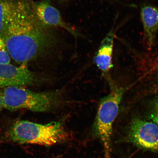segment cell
Wrapping results in <instances>:
<instances>
[{"label":"cell","mask_w":158,"mask_h":158,"mask_svg":"<svg viewBox=\"0 0 158 158\" xmlns=\"http://www.w3.org/2000/svg\"><path fill=\"white\" fill-rule=\"evenodd\" d=\"M52 27L41 23L28 0H16L8 23L2 35L11 58L21 65L48 51L60 43Z\"/></svg>","instance_id":"cell-1"},{"label":"cell","mask_w":158,"mask_h":158,"mask_svg":"<svg viewBox=\"0 0 158 158\" xmlns=\"http://www.w3.org/2000/svg\"><path fill=\"white\" fill-rule=\"evenodd\" d=\"M6 138L13 143L48 147L67 141L69 135L61 121L43 124L19 120L9 128Z\"/></svg>","instance_id":"cell-2"},{"label":"cell","mask_w":158,"mask_h":158,"mask_svg":"<svg viewBox=\"0 0 158 158\" xmlns=\"http://www.w3.org/2000/svg\"><path fill=\"white\" fill-rule=\"evenodd\" d=\"M4 108L11 110L26 109L36 112L50 111L63 104L60 91L36 92L21 86L6 88L1 93Z\"/></svg>","instance_id":"cell-3"},{"label":"cell","mask_w":158,"mask_h":158,"mask_svg":"<svg viewBox=\"0 0 158 158\" xmlns=\"http://www.w3.org/2000/svg\"><path fill=\"white\" fill-rule=\"evenodd\" d=\"M123 94L122 89H115L102 99L98 106L93 132L103 144L105 158H110L112 126L118 115Z\"/></svg>","instance_id":"cell-4"},{"label":"cell","mask_w":158,"mask_h":158,"mask_svg":"<svg viewBox=\"0 0 158 158\" xmlns=\"http://www.w3.org/2000/svg\"><path fill=\"white\" fill-rule=\"evenodd\" d=\"M128 139L140 149L158 152V124L136 118L130 125Z\"/></svg>","instance_id":"cell-5"},{"label":"cell","mask_w":158,"mask_h":158,"mask_svg":"<svg viewBox=\"0 0 158 158\" xmlns=\"http://www.w3.org/2000/svg\"><path fill=\"white\" fill-rule=\"evenodd\" d=\"M31 3L35 15L43 24L52 28L58 27L64 29L74 37L81 36L78 31L65 22L60 12L51 4L49 0H42Z\"/></svg>","instance_id":"cell-6"},{"label":"cell","mask_w":158,"mask_h":158,"mask_svg":"<svg viewBox=\"0 0 158 158\" xmlns=\"http://www.w3.org/2000/svg\"><path fill=\"white\" fill-rule=\"evenodd\" d=\"M36 80L27 65L17 67L10 64L0 65V88L29 85Z\"/></svg>","instance_id":"cell-7"},{"label":"cell","mask_w":158,"mask_h":158,"mask_svg":"<svg viewBox=\"0 0 158 158\" xmlns=\"http://www.w3.org/2000/svg\"><path fill=\"white\" fill-rule=\"evenodd\" d=\"M140 15L143 29V42L146 49L151 51L156 44L158 31V7L151 4L142 5Z\"/></svg>","instance_id":"cell-8"},{"label":"cell","mask_w":158,"mask_h":158,"mask_svg":"<svg viewBox=\"0 0 158 158\" xmlns=\"http://www.w3.org/2000/svg\"><path fill=\"white\" fill-rule=\"evenodd\" d=\"M114 29L112 28L102 40L94 58V62L102 72L106 73L112 67Z\"/></svg>","instance_id":"cell-9"},{"label":"cell","mask_w":158,"mask_h":158,"mask_svg":"<svg viewBox=\"0 0 158 158\" xmlns=\"http://www.w3.org/2000/svg\"><path fill=\"white\" fill-rule=\"evenodd\" d=\"M16 0H0V36L9 21Z\"/></svg>","instance_id":"cell-10"},{"label":"cell","mask_w":158,"mask_h":158,"mask_svg":"<svg viewBox=\"0 0 158 158\" xmlns=\"http://www.w3.org/2000/svg\"><path fill=\"white\" fill-rule=\"evenodd\" d=\"M10 56L6 48L3 37L0 36V65L10 64Z\"/></svg>","instance_id":"cell-11"},{"label":"cell","mask_w":158,"mask_h":158,"mask_svg":"<svg viewBox=\"0 0 158 158\" xmlns=\"http://www.w3.org/2000/svg\"><path fill=\"white\" fill-rule=\"evenodd\" d=\"M3 108H4V106L2 97L1 93H0V113Z\"/></svg>","instance_id":"cell-12"},{"label":"cell","mask_w":158,"mask_h":158,"mask_svg":"<svg viewBox=\"0 0 158 158\" xmlns=\"http://www.w3.org/2000/svg\"><path fill=\"white\" fill-rule=\"evenodd\" d=\"M155 119L156 120L155 123L158 124V102L156 106Z\"/></svg>","instance_id":"cell-13"},{"label":"cell","mask_w":158,"mask_h":158,"mask_svg":"<svg viewBox=\"0 0 158 158\" xmlns=\"http://www.w3.org/2000/svg\"><path fill=\"white\" fill-rule=\"evenodd\" d=\"M112 1H115L116 2H118L120 4H123V3H122L120 1H119V0H112Z\"/></svg>","instance_id":"cell-14"}]
</instances>
